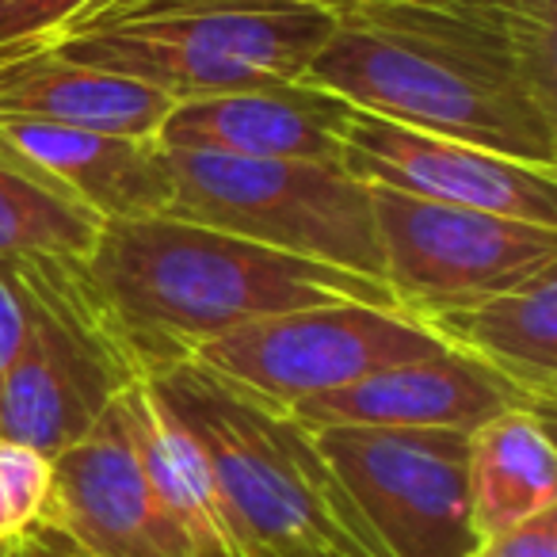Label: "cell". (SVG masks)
<instances>
[{"mask_svg": "<svg viewBox=\"0 0 557 557\" xmlns=\"http://www.w3.org/2000/svg\"><path fill=\"white\" fill-rule=\"evenodd\" d=\"M81 268L111 341L138 379L187 363L199 344L271 313L336 302L397 306L379 278L172 214L103 222Z\"/></svg>", "mask_w": 557, "mask_h": 557, "instance_id": "cell-1", "label": "cell"}, {"mask_svg": "<svg viewBox=\"0 0 557 557\" xmlns=\"http://www.w3.org/2000/svg\"><path fill=\"white\" fill-rule=\"evenodd\" d=\"M149 382L199 440L240 557H389L287 409L191 359Z\"/></svg>", "mask_w": 557, "mask_h": 557, "instance_id": "cell-2", "label": "cell"}, {"mask_svg": "<svg viewBox=\"0 0 557 557\" xmlns=\"http://www.w3.org/2000/svg\"><path fill=\"white\" fill-rule=\"evenodd\" d=\"M306 81L367 115L557 169V103L458 42L341 20Z\"/></svg>", "mask_w": 557, "mask_h": 557, "instance_id": "cell-3", "label": "cell"}, {"mask_svg": "<svg viewBox=\"0 0 557 557\" xmlns=\"http://www.w3.org/2000/svg\"><path fill=\"white\" fill-rule=\"evenodd\" d=\"M336 20L295 0H172L35 50L119 73L172 103L306 81Z\"/></svg>", "mask_w": 557, "mask_h": 557, "instance_id": "cell-4", "label": "cell"}, {"mask_svg": "<svg viewBox=\"0 0 557 557\" xmlns=\"http://www.w3.org/2000/svg\"><path fill=\"white\" fill-rule=\"evenodd\" d=\"M164 153L172 169V218L386 283L371 187L341 164L202 149Z\"/></svg>", "mask_w": 557, "mask_h": 557, "instance_id": "cell-5", "label": "cell"}, {"mask_svg": "<svg viewBox=\"0 0 557 557\" xmlns=\"http://www.w3.org/2000/svg\"><path fill=\"white\" fill-rule=\"evenodd\" d=\"M81 263H20L32 290V329L0 386V435L47 458L85 440L138 379L111 341Z\"/></svg>", "mask_w": 557, "mask_h": 557, "instance_id": "cell-6", "label": "cell"}, {"mask_svg": "<svg viewBox=\"0 0 557 557\" xmlns=\"http://www.w3.org/2000/svg\"><path fill=\"white\" fill-rule=\"evenodd\" d=\"M435 351L443 344L397 306L336 302L245 321L199 344L191 363L278 409H295L371 371Z\"/></svg>", "mask_w": 557, "mask_h": 557, "instance_id": "cell-7", "label": "cell"}, {"mask_svg": "<svg viewBox=\"0 0 557 557\" xmlns=\"http://www.w3.org/2000/svg\"><path fill=\"white\" fill-rule=\"evenodd\" d=\"M382 278L412 318L481 302L557 268V230L371 187Z\"/></svg>", "mask_w": 557, "mask_h": 557, "instance_id": "cell-8", "label": "cell"}, {"mask_svg": "<svg viewBox=\"0 0 557 557\" xmlns=\"http://www.w3.org/2000/svg\"><path fill=\"white\" fill-rule=\"evenodd\" d=\"M389 557H470V435L447 428H310Z\"/></svg>", "mask_w": 557, "mask_h": 557, "instance_id": "cell-9", "label": "cell"}, {"mask_svg": "<svg viewBox=\"0 0 557 557\" xmlns=\"http://www.w3.org/2000/svg\"><path fill=\"white\" fill-rule=\"evenodd\" d=\"M341 169L367 187H389L424 202L488 210L557 230V169L412 131L359 108L344 119Z\"/></svg>", "mask_w": 557, "mask_h": 557, "instance_id": "cell-10", "label": "cell"}, {"mask_svg": "<svg viewBox=\"0 0 557 557\" xmlns=\"http://www.w3.org/2000/svg\"><path fill=\"white\" fill-rule=\"evenodd\" d=\"M511 409H534L554 420L531 394L504 374L443 348L435 356L382 367L341 389L287 409L306 428H447L473 435Z\"/></svg>", "mask_w": 557, "mask_h": 557, "instance_id": "cell-11", "label": "cell"}, {"mask_svg": "<svg viewBox=\"0 0 557 557\" xmlns=\"http://www.w3.org/2000/svg\"><path fill=\"white\" fill-rule=\"evenodd\" d=\"M42 523L92 557H191L184 534L157 504L131 440L115 417L54 458V488Z\"/></svg>", "mask_w": 557, "mask_h": 557, "instance_id": "cell-12", "label": "cell"}, {"mask_svg": "<svg viewBox=\"0 0 557 557\" xmlns=\"http://www.w3.org/2000/svg\"><path fill=\"white\" fill-rule=\"evenodd\" d=\"M351 103L310 81L237 88L172 103L157 131L161 149H202L260 161L341 164V134Z\"/></svg>", "mask_w": 557, "mask_h": 557, "instance_id": "cell-13", "label": "cell"}, {"mask_svg": "<svg viewBox=\"0 0 557 557\" xmlns=\"http://www.w3.org/2000/svg\"><path fill=\"white\" fill-rule=\"evenodd\" d=\"M0 149L62 187L103 222L161 218L172 207L169 153L157 138H126L0 115Z\"/></svg>", "mask_w": 557, "mask_h": 557, "instance_id": "cell-14", "label": "cell"}, {"mask_svg": "<svg viewBox=\"0 0 557 557\" xmlns=\"http://www.w3.org/2000/svg\"><path fill=\"white\" fill-rule=\"evenodd\" d=\"M115 417L157 504L184 534L191 557H240L207 455L161 397V389L149 379H134L115 397Z\"/></svg>", "mask_w": 557, "mask_h": 557, "instance_id": "cell-15", "label": "cell"}, {"mask_svg": "<svg viewBox=\"0 0 557 557\" xmlns=\"http://www.w3.org/2000/svg\"><path fill=\"white\" fill-rule=\"evenodd\" d=\"M420 325L458 356L488 367L531 394L546 412L557 397V268L539 271L481 302L440 310Z\"/></svg>", "mask_w": 557, "mask_h": 557, "instance_id": "cell-16", "label": "cell"}, {"mask_svg": "<svg viewBox=\"0 0 557 557\" xmlns=\"http://www.w3.org/2000/svg\"><path fill=\"white\" fill-rule=\"evenodd\" d=\"M169 111V96L50 50H27L0 62V115L9 119L157 138Z\"/></svg>", "mask_w": 557, "mask_h": 557, "instance_id": "cell-17", "label": "cell"}, {"mask_svg": "<svg viewBox=\"0 0 557 557\" xmlns=\"http://www.w3.org/2000/svg\"><path fill=\"white\" fill-rule=\"evenodd\" d=\"M549 424L554 420L534 409H511L470 435L466 481L478 542L557 508V450Z\"/></svg>", "mask_w": 557, "mask_h": 557, "instance_id": "cell-18", "label": "cell"}, {"mask_svg": "<svg viewBox=\"0 0 557 557\" xmlns=\"http://www.w3.org/2000/svg\"><path fill=\"white\" fill-rule=\"evenodd\" d=\"M103 218L0 149V260H88Z\"/></svg>", "mask_w": 557, "mask_h": 557, "instance_id": "cell-19", "label": "cell"}, {"mask_svg": "<svg viewBox=\"0 0 557 557\" xmlns=\"http://www.w3.org/2000/svg\"><path fill=\"white\" fill-rule=\"evenodd\" d=\"M54 488V458L0 435V546L42 523Z\"/></svg>", "mask_w": 557, "mask_h": 557, "instance_id": "cell-20", "label": "cell"}, {"mask_svg": "<svg viewBox=\"0 0 557 557\" xmlns=\"http://www.w3.org/2000/svg\"><path fill=\"white\" fill-rule=\"evenodd\" d=\"M88 0H0V62L62 32Z\"/></svg>", "mask_w": 557, "mask_h": 557, "instance_id": "cell-21", "label": "cell"}, {"mask_svg": "<svg viewBox=\"0 0 557 557\" xmlns=\"http://www.w3.org/2000/svg\"><path fill=\"white\" fill-rule=\"evenodd\" d=\"M32 329V290L20 263L0 260V386Z\"/></svg>", "mask_w": 557, "mask_h": 557, "instance_id": "cell-22", "label": "cell"}, {"mask_svg": "<svg viewBox=\"0 0 557 557\" xmlns=\"http://www.w3.org/2000/svg\"><path fill=\"white\" fill-rule=\"evenodd\" d=\"M473 557H557V508L481 539Z\"/></svg>", "mask_w": 557, "mask_h": 557, "instance_id": "cell-23", "label": "cell"}, {"mask_svg": "<svg viewBox=\"0 0 557 557\" xmlns=\"http://www.w3.org/2000/svg\"><path fill=\"white\" fill-rule=\"evenodd\" d=\"M4 557H92L88 549H81L73 539H65L58 527L39 523L16 542H4Z\"/></svg>", "mask_w": 557, "mask_h": 557, "instance_id": "cell-24", "label": "cell"}, {"mask_svg": "<svg viewBox=\"0 0 557 557\" xmlns=\"http://www.w3.org/2000/svg\"><path fill=\"white\" fill-rule=\"evenodd\" d=\"M0 557H4V546H0Z\"/></svg>", "mask_w": 557, "mask_h": 557, "instance_id": "cell-25", "label": "cell"}, {"mask_svg": "<svg viewBox=\"0 0 557 557\" xmlns=\"http://www.w3.org/2000/svg\"><path fill=\"white\" fill-rule=\"evenodd\" d=\"M470 557H473V554H470Z\"/></svg>", "mask_w": 557, "mask_h": 557, "instance_id": "cell-26", "label": "cell"}]
</instances>
